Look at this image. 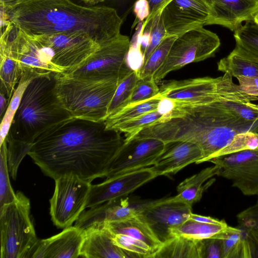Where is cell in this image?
Returning a JSON list of instances; mask_svg holds the SVG:
<instances>
[{
	"label": "cell",
	"mask_w": 258,
	"mask_h": 258,
	"mask_svg": "<svg viewBox=\"0 0 258 258\" xmlns=\"http://www.w3.org/2000/svg\"><path fill=\"white\" fill-rule=\"evenodd\" d=\"M121 133L106 129L105 121L70 117L41 133L28 155L54 180L73 175L91 182L106 176L124 143Z\"/></svg>",
	"instance_id": "6da1fadb"
},
{
	"label": "cell",
	"mask_w": 258,
	"mask_h": 258,
	"mask_svg": "<svg viewBox=\"0 0 258 258\" xmlns=\"http://www.w3.org/2000/svg\"><path fill=\"white\" fill-rule=\"evenodd\" d=\"M172 103V107L159 120L143 128L133 138H152L165 143L176 141L192 142L202 151L200 164L214 158L236 134L247 131L258 133V120L241 118L223 101Z\"/></svg>",
	"instance_id": "7a4b0ae2"
},
{
	"label": "cell",
	"mask_w": 258,
	"mask_h": 258,
	"mask_svg": "<svg viewBox=\"0 0 258 258\" xmlns=\"http://www.w3.org/2000/svg\"><path fill=\"white\" fill-rule=\"evenodd\" d=\"M0 5L7 20L29 34L82 32L101 44L119 35L123 23L114 8L72 0H15Z\"/></svg>",
	"instance_id": "3957f363"
},
{
	"label": "cell",
	"mask_w": 258,
	"mask_h": 258,
	"mask_svg": "<svg viewBox=\"0 0 258 258\" xmlns=\"http://www.w3.org/2000/svg\"><path fill=\"white\" fill-rule=\"evenodd\" d=\"M51 72L34 78L26 89L6 138L11 174H17L36 138L50 126L72 117L55 92L56 75Z\"/></svg>",
	"instance_id": "277c9868"
},
{
	"label": "cell",
	"mask_w": 258,
	"mask_h": 258,
	"mask_svg": "<svg viewBox=\"0 0 258 258\" xmlns=\"http://www.w3.org/2000/svg\"><path fill=\"white\" fill-rule=\"evenodd\" d=\"M118 83L115 79H95L58 73L55 92L72 117L105 121Z\"/></svg>",
	"instance_id": "5b68a950"
},
{
	"label": "cell",
	"mask_w": 258,
	"mask_h": 258,
	"mask_svg": "<svg viewBox=\"0 0 258 258\" xmlns=\"http://www.w3.org/2000/svg\"><path fill=\"white\" fill-rule=\"evenodd\" d=\"M159 94L173 102L207 104L220 101L246 103L258 100V97L243 92L234 84L228 73L218 78L205 77L183 80L163 82Z\"/></svg>",
	"instance_id": "8992f818"
},
{
	"label": "cell",
	"mask_w": 258,
	"mask_h": 258,
	"mask_svg": "<svg viewBox=\"0 0 258 258\" xmlns=\"http://www.w3.org/2000/svg\"><path fill=\"white\" fill-rule=\"evenodd\" d=\"M1 257H32L39 239L30 216L29 199L21 191L0 208Z\"/></svg>",
	"instance_id": "52a82bcc"
},
{
	"label": "cell",
	"mask_w": 258,
	"mask_h": 258,
	"mask_svg": "<svg viewBox=\"0 0 258 258\" xmlns=\"http://www.w3.org/2000/svg\"><path fill=\"white\" fill-rule=\"evenodd\" d=\"M220 45L218 35L203 27L189 30L174 41L166 59L154 75L157 83L168 73L214 55Z\"/></svg>",
	"instance_id": "ba28073f"
},
{
	"label": "cell",
	"mask_w": 258,
	"mask_h": 258,
	"mask_svg": "<svg viewBox=\"0 0 258 258\" xmlns=\"http://www.w3.org/2000/svg\"><path fill=\"white\" fill-rule=\"evenodd\" d=\"M130 44L128 37L120 33L100 44L83 66L68 74L95 79H115L119 82L133 70L127 60Z\"/></svg>",
	"instance_id": "9c48e42d"
},
{
	"label": "cell",
	"mask_w": 258,
	"mask_h": 258,
	"mask_svg": "<svg viewBox=\"0 0 258 258\" xmlns=\"http://www.w3.org/2000/svg\"><path fill=\"white\" fill-rule=\"evenodd\" d=\"M49 48L52 62L63 69L64 74H71L83 66L100 47V44L87 33L53 34H30Z\"/></svg>",
	"instance_id": "30bf717a"
},
{
	"label": "cell",
	"mask_w": 258,
	"mask_h": 258,
	"mask_svg": "<svg viewBox=\"0 0 258 258\" xmlns=\"http://www.w3.org/2000/svg\"><path fill=\"white\" fill-rule=\"evenodd\" d=\"M54 180V192L49 200L50 215L55 226L66 228L72 226L85 210L91 183L73 175Z\"/></svg>",
	"instance_id": "8fae6325"
},
{
	"label": "cell",
	"mask_w": 258,
	"mask_h": 258,
	"mask_svg": "<svg viewBox=\"0 0 258 258\" xmlns=\"http://www.w3.org/2000/svg\"><path fill=\"white\" fill-rule=\"evenodd\" d=\"M102 224L111 233L113 243L125 251L130 258H154L163 244L141 213Z\"/></svg>",
	"instance_id": "7c38bea8"
},
{
	"label": "cell",
	"mask_w": 258,
	"mask_h": 258,
	"mask_svg": "<svg viewBox=\"0 0 258 258\" xmlns=\"http://www.w3.org/2000/svg\"><path fill=\"white\" fill-rule=\"evenodd\" d=\"M220 168L218 176L230 180L244 196H258V148L214 158Z\"/></svg>",
	"instance_id": "4fadbf2b"
},
{
	"label": "cell",
	"mask_w": 258,
	"mask_h": 258,
	"mask_svg": "<svg viewBox=\"0 0 258 258\" xmlns=\"http://www.w3.org/2000/svg\"><path fill=\"white\" fill-rule=\"evenodd\" d=\"M212 12V0H172L161 11L166 37L206 25Z\"/></svg>",
	"instance_id": "5bb4252c"
},
{
	"label": "cell",
	"mask_w": 258,
	"mask_h": 258,
	"mask_svg": "<svg viewBox=\"0 0 258 258\" xmlns=\"http://www.w3.org/2000/svg\"><path fill=\"white\" fill-rule=\"evenodd\" d=\"M165 145L162 141L152 138H133L124 142L111 163L106 178L152 166Z\"/></svg>",
	"instance_id": "9a60e30c"
},
{
	"label": "cell",
	"mask_w": 258,
	"mask_h": 258,
	"mask_svg": "<svg viewBox=\"0 0 258 258\" xmlns=\"http://www.w3.org/2000/svg\"><path fill=\"white\" fill-rule=\"evenodd\" d=\"M11 34V51L19 62L22 73L31 70L41 75L51 72L64 73L63 69L53 63L52 54L49 48L21 29L16 28L15 34L12 37Z\"/></svg>",
	"instance_id": "2e32d148"
},
{
	"label": "cell",
	"mask_w": 258,
	"mask_h": 258,
	"mask_svg": "<svg viewBox=\"0 0 258 258\" xmlns=\"http://www.w3.org/2000/svg\"><path fill=\"white\" fill-rule=\"evenodd\" d=\"M191 206L174 197L156 200L141 214L163 243L172 237L171 231L189 218Z\"/></svg>",
	"instance_id": "e0dca14e"
},
{
	"label": "cell",
	"mask_w": 258,
	"mask_h": 258,
	"mask_svg": "<svg viewBox=\"0 0 258 258\" xmlns=\"http://www.w3.org/2000/svg\"><path fill=\"white\" fill-rule=\"evenodd\" d=\"M156 177L151 167H148L106 178L99 184H91L86 209L125 197Z\"/></svg>",
	"instance_id": "ac0fdd59"
},
{
	"label": "cell",
	"mask_w": 258,
	"mask_h": 258,
	"mask_svg": "<svg viewBox=\"0 0 258 258\" xmlns=\"http://www.w3.org/2000/svg\"><path fill=\"white\" fill-rule=\"evenodd\" d=\"M155 200L122 198L84 210L74 226L84 230L94 224L125 220L142 213Z\"/></svg>",
	"instance_id": "d6986e66"
},
{
	"label": "cell",
	"mask_w": 258,
	"mask_h": 258,
	"mask_svg": "<svg viewBox=\"0 0 258 258\" xmlns=\"http://www.w3.org/2000/svg\"><path fill=\"white\" fill-rule=\"evenodd\" d=\"M164 150L151 168L156 177L175 174L190 164H199L202 158L196 144L183 141L165 143Z\"/></svg>",
	"instance_id": "ffe728a7"
},
{
	"label": "cell",
	"mask_w": 258,
	"mask_h": 258,
	"mask_svg": "<svg viewBox=\"0 0 258 258\" xmlns=\"http://www.w3.org/2000/svg\"><path fill=\"white\" fill-rule=\"evenodd\" d=\"M84 231L71 226L59 233L39 240L33 258H77L80 256Z\"/></svg>",
	"instance_id": "44dd1931"
},
{
	"label": "cell",
	"mask_w": 258,
	"mask_h": 258,
	"mask_svg": "<svg viewBox=\"0 0 258 258\" xmlns=\"http://www.w3.org/2000/svg\"><path fill=\"white\" fill-rule=\"evenodd\" d=\"M213 12L208 25H219L235 31L242 23L254 19L258 0H212Z\"/></svg>",
	"instance_id": "7402d4cb"
},
{
	"label": "cell",
	"mask_w": 258,
	"mask_h": 258,
	"mask_svg": "<svg viewBox=\"0 0 258 258\" xmlns=\"http://www.w3.org/2000/svg\"><path fill=\"white\" fill-rule=\"evenodd\" d=\"M84 231L80 256L86 258H130L128 253L114 244L111 234L103 224L91 225Z\"/></svg>",
	"instance_id": "603a6c76"
},
{
	"label": "cell",
	"mask_w": 258,
	"mask_h": 258,
	"mask_svg": "<svg viewBox=\"0 0 258 258\" xmlns=\"http://www.w3.org/2000/svg\"><path fill=\"white\" fill-rule=\"evenodd\" d=\"M10 33L9 28L4 30L0 40L1 92L5 95L9 103L22 74L20 63L11 51Z\"/></svg>",
	"instance_id": "cb8c5ba5"
},
{
	"label": "cell",
	"mask_w": 258,
	"mask_h": 258,
	"mask_svg": "<svg viewBox=\"0 0 258 258\" xmlns=\"http://www.w3.org/2000/svg\"><path fill=\"white\" fill-rule=\"evenodd\" d=\"M219 170V167L214 165L186 178L177 186V194L174 198L192 206L200 201L205 191L215 182L213 177L218 175Z\"/></svg>",
	"instance_id": "d4e9b609"
},
{
	"label": "cell",
	"mask_w": 258,
	"mask_h": 258,
	"mask_svg": "<svg viewBox=\"0 0 258 258\" xmlns=\"http://www.w3.org/2000/svg\"><path fill=\"white\" fill-rule=\"evenodd\" d=\"M218 70L227 72L232 77L238 76L258 78V56L236 45L226 57L217 63Z\"/></svg>",
	"instance_id": "484cf974"
},
{
	"label": "cell",
	"mask_w": 258,
	"mask_h": 258,
	"mask_svg": "<svg viewBox=\"0 0 258 258\" xmlns=\"http://www.w3.org/2000/svg\"><path fill=\"white\" fill-rule=\"evenodd\" d=\"M154 258H201V240L174 236L163 243Z\"/></svg>",
	"instance_id": "4316f807"
},
{
	"label": "cell",
	"mask_w": 258,
	"mask_h": 258,
	"mask_svg": "<svg viewBox=\"0 0 258 258\" xmlns=\"http://www.w3.org/2000/svg\"><path fill=\"white\" fill-rule=\"evenodd\" d=\"M163 98L159 93L150 99L122 108L107 117L105 120L106 128L113 130L121 123L146 113L158 110Z\"/></svg>",
	"instance_id": "83f0119b"
},
{
	"label": "cell",
	"mask_w": 258,
	"mask_h": 258,
	"mask_svg": "<svg viewBox=\"0 0 258 258\" xmlns=\"http://www.w3.org/2000/svg\"><path fill=\"white\" fill-rule=\"evenodd\" d=\"M40 75L31 70H26L22 73L20 79L9 103L6 113L1 120L0 125V145L6 140L15 114L19 107L23 94L28 85L32 80Z\"/></svg>",
	"instance_id": "f1b7e54d"
},
{
	"label": "cell",
	"mask_w": 258,
	"mask_h": 258,
	"mask_svg": "<svg viewBox=\"0 0 258 258\" xmlns=\"http://www.w3.org/2000/svg\"><path fill=\"white\" fill-rule=\"evenodd\" d=\"M228 226L227 223L208 224L188 219L180 226L172 229L171 235L172 237L181 236L194 240H201L222 232Z\"/></svg>",
	"instance_id": "f546056e"
},
{
	"label": "cell",
	"mask_w": 258,
	"mask_h": 258,
	"mask_svg": "<svg viewBox=\"0 0 258 258\" xmlns=\"http://www.w3.org/2000/svg\"><path fill=\"white\" fill-rule=\"evenodd\" d=\"M177 37H165L151 53L146 61L137 70L140 79L154 78V75L165 61L170 48Z\"/></svg>",
	"instance_id": "4dcf8cb0"
},
{
	"label": "cell",
	"mask_w": 258,
	"mask_h": 258,
	"mask_svg": "<svg viewBox=\"0 0 258 258\" xmlns=\"http://www.w3.org/2000/svg\"><path fill=\"white\" fill-rule=\"evenodd\" d=\"M139 79L137 70L133 69L118 83L108 108V116L126 105Z\"/></svg>",
	"instance_id": "1f68e13d"
},
{
	"label": "cell",
	"mask_w": 258,
	"mask_h": 258,
	"mask_svg": "<svg viewBox=\"0 0 258 258\" xmlns=\"http://www.w3.org/2000/svg\"><path fill=\"white\" fill-rule=\"evenodd\" d=\"M223 240V258H244V231L239 227H228L221 233Z\"/></svg>",
	"instance_id": "d6a6232c"
},
{
	"label": "cell",
	"mask_w": 258,
	"mask_h": 258,
	"mask_svg": "<svg viewBox=\"0 0 258 258\" xmlns=\"http://www.w3.org/2000/svg\"><path fill=\"white\" fill-rule=\"evenodd\" d=\"M234 32L236 45L258 56V24L254 20L245 22Z\"/></svg>",
	"instance_id": "836d02e7"
},
{
	"label": "cell",
	"mask_w": 258,
	"mask_h": 258,
	"mask_svg": "<svg viewBox=\"0 0 258 258\" xmlns=\"http://www.w3.org/2000/svg\"><path fill=\"white\" fill-rule=\"evenodd\" d=\"M163 114L159 110L146 113L121 123L113 130L123 133L125 135L124 142H128L143 128L159 120Z\"/></svg>",
	"instance_id": "e575fe53"
},
{
	"label": "cell",
	"mask_w": 258,
	"mask_h": 258,
	"mask_svg": "<svg viewBox=\"0 0 258 258\" xmlns=\"http://www.w3.org/2000/svg\"><path fill=\"white\" fill-rule=\"evenodd\" d=\"M7 143L0 145V208L12 202L16 198L10 180Z\"/></svg>",
	"instance_id": "d590c367"
},
{
	"label": "cell",
	"mask_w": 258,
	"mask_h": 258,
	"mask_svg": "<svg viewBox=\"0 0 258 258\" xmlns=\"http://www.w3.org/2000/svg\"><path fill=\"white\" fill-rule=\"evenodd\" d=\"M257 148L258 133L251 131L240 133L234 137L227 146L218 152L214 158Z\"/></svg>",
	"instance_id": "8d00e7d4"
},
{
	"label": "cell",
	"mask_w": 258,
	"mask_h": 258,
	"mask_svg": "<svg viewBox=\"0 0 258 258\" xmlns=\"http://www.w3.org/2000/svg\"><path fill=\"white\" fill-rule=\"evenodd\" d=\"M146 27L150 30V39L148 46L143 52L144 57L143 64L162 40L166 37V30L161 12L152 18L145 28Z\"/></svg>",
	"instance_id": "74e56055"
},
{
	"label": "cell",
	"mask_w": 258,
	"mask_h": 258,
	"mask_svg": "<svg viewBox=\"0 0 258 258\" xmlns=\"http://www.w3.org/2000/svg\"><path fill=\"white\" fill-rule=\"evenodd\" d=\"M159 93V87L154 78H140L126 106L150 99Z\"/></svg>",
	"instance_id": "f35d334b"
},
{
	"label": "cell",
	"mask_w": 258,
	"mask_h": 258,
	"mask_svg": "<svg viewBox=\"0 0 258 258\" xmlns=\"http://www.w3.org/2000/svg\"><path fill=\"white\" fill-rule=\"evenodd\" d=\"M221 233L201 240V258H223V240Z\"/></svg>",
	"instance_id": "ab89813d"
},
{
	"label": "cell",
	"mask_w": 258,
	"mask_h": 258,
	"mask_svg": "<svg viewBox=\"0 0 258 258\" xmlns=\"http://www.w3.org/2000/svg\"><path fill=\"white\" fill-rule=\"evenodd\" d=\"M238 227L243 230H258V204L239 213L237 216Z\"/></svg>",
	"instance_id": "60d3db41"
},
{
	"label": "cell",
	"mask_w": 258,
	"mask_h": 258,
	"mask_svg": "<svg viewBox=\"0 0 258 258\" xmlns=\"http://www.w3.org/2000/svg\"><path fill=\"white\" fill-rule=\"evenodd\" d=\"M223 104L237 116L247 121L258 120V110L245 103L233 101H223Z\"/></svg>",
	"instance_id": "b9f144b4"
},
{
	"label": "cell",
	"mask_w": 258,
	"mask_h": 258,
	"mask_svg": "<svg viewBox=\"0 0 258 258\" xmlns=\"http://www.w3.org/2000/svg\"><path fill=\"white\" fill-rule=\"evenodd\" d=\"M241 90L246 94L258 97V78L238 76L236 77Z\"/></svg>",
	"instance_id": "7bdbcfd3"
},
{
	"label": "cell",
	"mask_w": 258,
	"mask_h": 258,
	"mask_svg": "<svg viewBox=\"0 0 258 258\" xmlns=\"http://www.w3.org/2000/svg\"><path fill=\"white\" fill-rule=\"evenodd\" d=\"M134 12L139 22H144L150 15V6L147 0H137L134 6Z\"/></svg>",
	"instance_id": "ee69618b"
},
{
	"label": "cell",
	"mask_w": 258,
	"mask_h": 258,
	"mask_svg": "<svg viewBox=\"0 0 258 258\" xmlns=\"http://www.w3.org/2000/svg\"><path fill=\"white\" fill-rule=\"evenodd\" d=\"M150 6V15L143 23V27L145 29L148 23L161 12L163 8L172 0H147Z\"/></svg>",
	"instance_id": "f6af8a7d"
},
{
	"label": "cell",
	"mask_w": 258,
	"mask_h": 258,
	"mask_svg": "<svg viewBox=\"0 0 258 258\" xmlns=\"http://www.w3.org/2000/svg\"><path fill=\"white\" fill-rule=\"evenodd\" d=\"M189 219L196 221L208 224H223L226 223L224 220H219L212 217L198 215L192 213L190 214Z\"/></svg>",
	"instance_id": "bcb514c9"
},
{
	"label": "cell",
	"mask_w": 258,
	"mask_h": 258,
	"mask_svg": "<svg viewBox=\"0 0 258 258\" xmlns=\"http://www.w3.org/2000/svg\"><path fill=\"white\" fill-rule=\"evenodd\" d=\"M9 102L5 95L0 93V116L1 120L3 119L7 109Z\"/></svg>",
	"instance_id": "7dc6e473"
},
{
	"label": "cell",
	"mask_w": 258,
	"mask_h": 258,
	"mask_svg": "<svg viewBox=\"0 0 258 258\" xmlns=\"http://www.w3.org/2000/svg\"><path fill=\"white\" fill-rule=\"evenodd\" d=\"M106 1L107 0H84L83 2L90 5H94Z\"/></svg>",
	"instance_id": "c3c4849f"
},
{
	"label": "cell",
	"mask_w": 258,
	"mask_h": 258,
	"mask_svg": "<svg viewBox=\"0 0 258 258\" xmlns=\"http://www.w3.org/2000/svg\"><path fill=\"white\" fill-rule=\"evenodd\" d=\"M245 104L246 105H247V106H250L251 108L258 110V105L257 104H253V103H251V102H247Z\"/></svg>",
	"instance_id": "681fc988"
},
{
	"label": "cell",
	"mask_w": 258,
	"mask_h": 258,
	"mask_svg": "<svg viewBox=\"0 0 258 258\" xmlns=\"http://www.w3.org/2000/svg\"><path fill=\"white\" fill-rule=\"evenodd\" d=\"M14 1L15 0H0V4L5 5Z\"/></svg>",
	"instance_id": "f907efd6"
},
{
	"label": "cell",
	"mask_w": 258,
	"mask_h": 258,
	"mask_svg": "<svg viewBox=\"0 0 258 258\" xmlns=\"http://www.w3.org/2000/svg\"><path fill=\"white\" fill-rule=\"evenodd\" d=\"M254 20L258 24V12L256 13V14L255 15L254 17Z\"/></svg>",
	"instance_id": "816d5d0a"
},
{
	"label": "cell",
	"mask_w": 258,
	"mask_h": 258,
	"mask_svg": "<svg viewBox=\"0 0 258 258\" xmlns=\"http://www.w3.org/2000/svg\"><path fill=\"white\" fill-rule=\"evenodd\" d=\"M257 197V200H256V203L258 204V196Z\"/></svg>",
	"instance_id": "f5cc1de1"
},
{
	"label": "cell",
	"mask_w": 258,
	"mask_h": 258,
	"mask_svg": "<svg viewBox=\"0 0 258 258\" xmlns=\"http://www.w3.org/2000/svg\"><path fill=\"white\" fill-rule=\"evenodd\" d=\"M82 1L84 2V0H81Z\"/></svg>",
	"instance_id": "db71d44e"
}]
</instances>
